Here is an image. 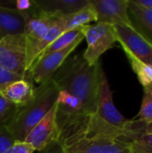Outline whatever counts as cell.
<instances>
[{
	"instance_id": "1",
	"label": "cell",
	"mask_w": 152,
	"mask_h": 153,
	"mask_svg": "<svg viewBox=\"0 0 152 153\" xmlns=\"http://www.w3.org/2000/svg\"><path fill=\"white\" fill-rule=\"evenodd\" d=\"M102 73L100 61L89 65L77 55L68 57L52 79L60 90L75 97L90 117L97 108Z\"/></svg>"
},
{
	"instance_id": "2",
	"label": "cell",
	"mask_w": 152,
	"mask_h": 153,
	"mask_svg": "<svg viewBox=\"0 0 152 153\" xmlns=\"http://www.w3.org/2000/svg\"><path fill=\"white\" fill-rule=\"evenodd\" d=\"M129 120L116 108L112 91L107 75L103 71L97 108L94 114L89 118L83 136L90 138L118 139L124 134Z\"/></svg>"
},
{
	"instance_id": "3",
	"label": "cell",
	"mask_w": 152,
	"mask_h": 153,
	"mask_svg": "<svg viewBox=\"0 0 152 153\" xmlns=\"http://www.w3.org/2000/svg\"><path fill=\"white\" fill-rule=\"evenodd\" d=\"M59 88L53 79L35 89L33 99L25 106L17 108L6 130L15 141H24L30 130L56 104Z\"/></svg>"
},
{
	"instance_id": "4",
	"label": "cell",
	"mask_w": 152,
	"mask_h": 153,
	"mask_svg": "<svg viewBox=\"0 0 152 153\" xmlns=\"http://www.w3.org/2000/svg\"><path fill=\"white\" fill-rule=\"evenodd\" d=\"M80 30L87 42V48L82 56L89 65L99 63L101 56L117 42L115 28L110 24H89L81 27Z\"/></svg>"
},
{
	"instance_id": "5",
	"label": "cell",
	"mask_w": 152,
	"mask_h": 153,
	"mask_svg": "<svg viewBox=\"0 0 152 153\" xmlns=\"http://www.w3.org/2000/svg\"><path fill=\"white\" fill-rule=\"evenodd\" d=\"M27 45L24 33L0 39V67L12 74L26 77Z\"/></svg>"
},
{
	"instance_id": "6",
	"label": "cell",
	"mask_w": 152,
	"mask_h": 153,
	"mask_svg": "<svg viewBox=\"0 0 152 153\" xmlns=\"http://www.w3.org/2000/svg\"><path fill=\"white\" fill-rule=\"evenodd\" d=\"M83 39V35L82 34L69 47L60 51H56L40 56L27 72L26 77L39 85L51 80L56 73L64 65L65 60L82 43Z\"/></svg>"
},
{
	"instance_id": "7",
	"label": "cell",
	"mask_w": 152,
	"mask_h": 153,
	"mask_svg": "<svg viewBox=\"0 0 152 153\" xmlns=\"http://www.w3.org/2000/svg\"><path fill=\"white\" fill-rule=\"evenodd\" d=\"M62 145L65 153H130L128 144L118 139L82 136Z\"/></svg>"
},
{
	"instance_id": "8",
	"label": "cell",
	"mask_w": 152,
	"mask_h": 153,
	"mask_svg": "<svg viewBox=\"0 0 152 153\" xmlns=\"http://www.w3.org/2000/svg\"><path fill=\"white\" fill-rule=\"evenodd\" d=\"M117 37L126 56H132L137 60L152 66V45L149 43L133 27L114 26Z\"/></svg>"
},
{
	"instance_id": "9",
	"label": "cell",
	"mask_w": 152,
	"mask_h": 153,
	"mask_svg": "<svg viewBox=\"0 0 152 153\" xmlns=\"http://www.w3.org/2000/svg\"><path fill=\"white\" fill-rule=\"evenodd\" d=\"M60 140V133L56 121V104L30 130L24 142L30 143L35 152H41L53 142Z\"/></svg>"
},
{
	"instance_id": "10",
	"label": "cell",
	"mask_w": 152,
	"mask_h": 153,
	"mask_svg": "<svg viewBox=\"0 0 152 153\" xmlns=\"http://www.w3.org/2000/svg\"><path fill=\"white\" fill-rule=\"evenodd\" d=\"M90 2L97 13V23L132 27L128 13L129 0H90Z\"/></svg>"
},
{
	"instance_id": "11",
	"label": "cell",
	"mask_w": 152,
	"mask_h": 153,
	"mask_svg": "<svg viewBox=\"0 0 152 153\" xmlns=\"http://www.w3.org/2000/svg\"><path fill=\"white\" fill-rule=\"evenodd\" d=\"M129 146L130 153H152V134L145 132V123L129 120L124 134L118 138Z\"/></svg>"
},
{
	"instance_id": "12",
	"label": "cell",
	"mask_w": 152,
	"mask_h": 153,
	"mask_svg": "<svg viewBox=\"0 0 152 153\" xmlns=\"http://www.w3.org/2000/svg\"><path fill=\"white\" fill-rule=\"evenodd\" d=\"M35 89L34 82L30 79L25 77L7 84L1 91L0 95L15 107L21 108L27 105L33 99Z\"/></svg>"
},
{
	"instance_id": "13",
	"label": "cell",
	"mask_w": 152,
	"mask_h": 153,
	"mask_svg": "<svg viewBox=\"0 0 152 153\" xmlns=\"http://www.w3.org/2000/svg\"><path fill=\"white\" fill-rule=\"evenodd\" d=\"M28 17V14L0 6V37L24 33Z\"/></svg>"
},
{
	"instance_id": "14",
	"label": "cell",
	"mask_w": 152,
	"mask_h": 153,
	"mask_svg": "<svg viewBox=\"0 0 152 153\" xmlns=\"http://www.w3.org/2000/svg\"><path fill=\"white\" fill-rule=\"evenodd\" d=\"M128 13L132 27L152 45V10L140 7L129 0Z\"/></svg>"
},
{
	"instance_id": "15",
	"label": "cell",
	"mask_w": 152,
	"mask_h": 153,
	"mask_svg": "<svg viewBox=\"0 0 152 153\" xmlns=\"http://www.w3.org/2000/svg\"><path fill=\"white\" fill-rule=\"evenodd\" d=\"M39 10L48 13L70 15L86 6L90 0H35Z\"/></svg>"
},
{
	"instance_id": "16",
	"label": "cell",
	"mask_w": 152,
	"mask_h": 153,
	"mask_svg": "<svg viewBox=\"0 0 152 153\" xmlns=\"http://www.w3.org/2000/svg\"><path fill=\"white\" fill-rule=\"evenodd\" d=\"M98 20V15L96 10L89 2V4L78 12L65 16V30H79L81 27L89 25L91 22H96Z\"/></svg>"
},
{
	"instance_id": "17",
	"label": "cell",
	"mask_w": 152,
	"mask_h": 153,
	"mask_svg": "<svg viewBox=\"0 0 152 153\" xmlns=\"http://www.w3.org/2000/svg\"><path fill=\"white\" fill-rule=\"evenodd\" d=\"M82 35V32L79 30H67L65 31L63 34H61L57 39H56L42 53L40 56H43L45 55L56 52V51H60L70 45H72L80 36ZM39 56V57H40Z\"/></svg>"
},
{
	"instance_id": "18",
	"label": "cell",
	"mask_w": 152,
	"mask_h": 153,
	"mask_svg": "<svg viewBox=\"0 0 152 153\" xmlns=\"http://www.w3.org/2000/svg\"><path fill=\"white\" fill-rule=\"evenodd\" d=\"M0 6L11 8L29 16L38 14L40 10L35 0H5L0 1Z\"/></svg>"
},
{
	"instance_id": "19",
	"label": "cell",
	"mask_w": 152,
	"mask_h": 153,
	"mask_svg": "<svg viewBox=\"0 0 152 153\" xmlns=\"http://www.w3.org/2000/svg\"><path fill=\"white\" fill-rule=\"evenodd\" d=\"M143 98L140 111L135 119L150 124L152 122V83L143 86Z\"/></svg>"
},
{
	"instance_id": "20",
	"label": "cell",
	"mask_w": 152,
	"mask_h": 153,
	"mask_svg": "<svg viewBox=\"0 0 152 153\" xmlns=\"http://www.w3.org/2000/svg\"><path fill=\"white\" fill-rule=\"evenodd\" d=\"M133 72L136 74L139 82L142 86L152 83V66L146 65L132 56H127Z\"/></svg>"
},
{
	"instance_id": "21",
	"label": "cell",
	"mask_w": 152,
	"mask_h": 153,
	"mask_svg": "<svg viewBox=\"0 0 152 153\" xmlns=\"http://www.w3.org/2000/svg\"><path fill=\"white\" fill-rule=\"evenodd\" d=\"M17 107L0 95V128L6 127L12 121Z\"/></svg>"
},
{
	"instance_id": "22",
	"label": "cell",
	"mask_w": 152,
	"mask_h": 153,
	"mask_svg": "<svg viewBox=\"0 0 152 153\" xmlns=\"http://www.w3.org/2000/svg\"><path fill=\"white\" fill-rule=\"evenodd\" d=\"M15 140L12 137L6 127L0 128V153H6Z\"/></svg>"
},
{
	"instance_id": "23",
	"label": "cell",
	"mask_w": 152,
	"mask_h": 153,
	"mask_svg": "<svg viewBox=\"0 0 152 153\" xmlns=\"http://www.w3.org/2000/svg\"><path fill=\"white\" fill-rule=\"evenodd\" d=\"M33 147L24 141H15L6 153H34Z\"/></svg>"
},
{
	"instance_id": "24",
	"label": "cell",
	"mask_w": 152,
	"mask_h": 153,
	"mask_svg": "<svg viewBox=\"0 0 152 153\" xmlns=\"http://www.w3.org/2000/svg\"><path fill=\"white\" fill-rule=\"evenodd\" d=\"M22 78H25V77L12 74V73L5 71L0 67V92L10 82L16 81V80H19V79H22Z\"/></svg>"
},
{
	"instance_id": "25",
	"label": "cell",
	"mask_w": 152,
	"mask_h": 153,
	"mask_svg": "<svg viewBox=\"0 0 152 153\" xmlns=\"http://www.w3.org/2000/svg\"><path fill=\"white\" fill-rule=\"evenodd\" d=\"M39 153H65L64 152V148L62 143L57 141V142H53L50 143L46 149L43 151L39 152Z\"/></svg>"
},
{
	"instance_id": "26",
	"label": "cell",
	"mask_w": 152,
	"mask_h": 153,
	"mask_svg": "<svg viewBox=\"0 0 152 153\" xmlns=\"http://www.w3.org/2000/svg\"><path fill=\"white\" fill-rule=\"evenodd\" d=\"M134 4L145 8L152 10V0H131Z\"/></svg>"
},
{
	"instance_id": "27",
	"label": "cell",
	"mask_w": 152,
	"mask_h": 153,
	"mask_svg": "<svg viewBox=\"0 0 152 153\" xmlns=\"http://www.w3.org/2000/svg\"><path fill=\"white\" fill-rule=\"evenodd\" d=\"M145 132L147 134H152V122L150 124H145Z\"/></svg>"
},
{
	"instance_id": "28",
	"label": "cell",
	"mask_w": 152,
	"mask_h": 153,
	"mask_svg": "<svg viewBox=\"0 0 152 153\" xmlns=\"http://www.w3.org/2000/svg\"><path fill=\"white\" fill-rule=\"evenodd\" d=\"M0 39H1V37H0Z\"/></svg>"
}]
</instances>
